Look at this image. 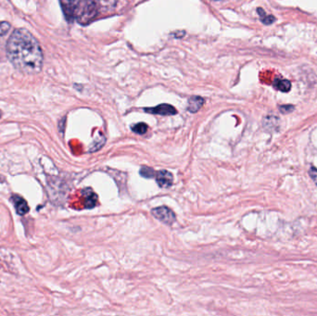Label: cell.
<instances>
[{"mask_svg":"<svg viewBox=\"0 0 317 316\" xmlns=\"http://www.w3.org/2000/svg\"><path fill=\"white\" fill-rule=\"evenodd\" d=\"M82 193L85 198V208L86 209L94 208L96 205V200H97V196H96V193L94 192L90 188H85L82 191Z\"/></svg>","mask_w":317,"mask_h":316,"instance_id":"obj_9","label":"cell"},{"mask_svg":"<svg viewBox=\"0 0 317 316\" xmlns=\"http://www.w3.org/2000/svg\"><path fill=\"white\" fill-rule=\"evenodd\" d=\"M7 55L23 74H38L42 69L43 53L39 43L26 29H17L12 33L7 43Z\"/></svg>","mask_w":317,"mask_h":316,"instance_id":"obj_1","label":"cell"},{"mask_svg":"<svg viewBox=\"0 0 317 316\" xmlns=\"http://www.w3.org/2000/svg\"><path fill=\"white\" fill-rule=\"evenodd\" d=\"M144 111L147 113L158 114L163 116H170L177 113L176 108L173 107L170 104H161L156 107L145 108Z\"/></svg>","mask_w":317,"mask_h":316,"instance_id":"obj_5","label":"cell"},{"mask_svg":"<svg viewBox=\"0 0 317 316\" xmlns=\"http://www.w3.org/2000/svg\"><path fill=\"white\" fill-rule=\"evenodd\" d=\"M98 13V8L95 0H82L77 5L76 17L77 22L82 25L90 23Z\"/></svg>","mask_w":317,"mask_h":316,"instance_id":"obj_2","label":"cell"},{"mask_svg":"<svg viewBox=\"0 0 317 316\" xmlns=\"http://www.w3.org/2000/svg\"><path fill=\"white\" fill-rule=\"evenodd\" d=\"M158 186L162 188H168L174 184V175L169 171L161 170L155 176Z\"/></svg>","mask_w":317,"mask_h":316,"instance_id":"obj_6","label":"cell"},{"mask_svg":"<svg viewBox=\"0 0 317 316\" xmlns=\"http://www.w3.org/2000/svg\"><path fill=\"white\" fill-rule=\"evenodd\" d=\"M147 128H148V126H147V124H145V123H138V124H134V125L131 127L132 131H133L134 133L137 134V135H144V134H146V133H147Z\"/></svg>","mask_w":317,"mask_h":316,"instance_id":"obj_14","label":"cell"},{"mask_svg":"<svg viewBox=\"0 0 317 316\" xmlns=\"http://www.w3.org/2000/svg\"><path fill=\"white\" fill-rule=\"evenodd\" d=\"M0 117H1V112H0Z\"/></svg>","mask_w":317,"mask_h":316,"instance_id":"obj_20","label":"cell"},{"mask_svg":"<svg viewBox=\"0 0 317 316\" xmlns=\"http://www.w3.org/2000/svg\"><path fill=\"white\" fill-rule=\"evenodd\" d=\"M204 99L201 96H191L187 101V111L189 113H196L203 106Z\"/></svg>","mask_w":317,"mask_h":316,"instance_id":"obj_8","label":"cell"},{"mask_svg":"<svg viewBox=\"0 0 317 316\" xmlns=\"http://www.w3.org/2000/svg\"><path fill=\"white\" fill-rule=\"evenodd\" d=\"M63 14L69 23H73L76 17V10L78 3L76 0H60Z\"/></svg>","mask_w":317,"mask_h":316,"instance_id":"obj_4","label":"cell"},{"mask_svg":"<svg viewBox=\"0 0 317 316\" xmlns=\"http://www.w3.org/2000/svg\"><path fill=\"white\" fill-rule=\"evenodd\" d=\"M151 214L154 215L155 218H157L158 220L167 226H172L176 222V217L175 213L166 206L154 208L151 210Z\"/></svg>","mask_w":317,"mask_h":316,"instance_id":"obj_3","label":"cell"},{"mask_svg":"<svg viewBox=\"0 0 317 316\" xmlns=\"http://www.w3.org/2000/svg\"><path fill=\"white\" fill-rule=\"evenodd\" d=\"M96 6L103 10H112L116 6V0H95Z\"/></svg>","mask_w":317,"mask_h":316,"instance_id":"obj_12","label":"cell"},{"mask_svg":"<svg viewBox=\"0 0 317 316\" xmlns=\"http://www.w3.org/2000/svg\"><path fill=\"white\" fill-rule=\"evenodd\" d=\"M279 110L281 113L284 114H287V113H290L291 112L294 111V107L292 105H283V106H280Z\"/></svg>","mask_w":317,"mask_h":316,"instance_id":"obj_18","label":"cell"},{"mask_svg":"<svg viewBox=\"0 0 317 316\" xmlns=\"http://www.w3.org/2000/svg\"><path fill=\"white\" fill-rule=\"evenodd\" d=\"M105 137H101V138H98L96 139V141L94 142L92 145H91V148L89 149V152H96L97 150H99L105 144Z\"/></svg>","mask_w":317,"mask_h":316,"instance_id":"obj_16","label":"cell"},{"mask_svg":"<svg viewBox=\"0 0 317 316\" xmlns=\"http://www.w3.org/2000/svg\"><path fill=\"white\" fill-rule=\"evenodd\" d=\"M11 29V24L7 22H0V36L6 34Z\"/></svg>","mask_w":317,"mask_h":316,"instance_id":"obj_17","label":"cell"},{"mask_svg":"<svg viewBox=\"0 0 317 316\" xmlns=\"http://www.w3.org/2000/svg\"><path fill=\"white\" fill-rule=\"evenodd\" d=\"M263 127L267 131L278 130L279 127V119L276 116H267L263 120Z\"/></svg>","mask_w":317,"mask_h":316,"instance_id":"obj_10","label":"cell"},{"mask_svg":"<svg viewBox=\"0 0 317 316\" xmlns=\"http://www.w3.org/2000/svg\"><path fill=\"white\" fill-rule=\"evenodd\" d=\"M12 201L14 204V207L16 209L18 215H24L29 213L30 208H29L28 204L23 197L19 195H12Z\"/></svg>","mask_w":317,"mask_h":316,"instance_id":"obj_7","label":"cell"},{"mask_svg":"<svg viewBox=\"0 0 317 316\" xmlns=\"http://www.w3.org/2000/svg\"><path fill=\"white\" fill-rule=\"evenodd\" d=\"M139 174L145 178H152L156 176L157 173L153 168L147 167V166H142L141 169L139 171Z\"/></svg>","mask_w":317,"mask_h":316,"instance_id":"obj_15","label":"cell"},{"mask_svg":"<svg viewBox=\"0 0 317 316\" xmlns=\"http://www.w3.org/2000/svg\"><path fill=\"white\" fill-rule=\"evenodd\" d=\"M257 12L259 13V16H260V22L265 24H272L275 21H276V18L274 17L273 15H267V13L263 12L260 8H259L257 10Z\"/></svg>","mask_w":317,"mask_h":316,"instance_id":"obj_13","label":"cell"},{"mask_svg":"<svg viewBox=\"0 0 317 316\" xmlns=\"http://www.w3.org/2000/svg\"><path fill=\"white\" fill-rule=\"evenodd\" d=\"M273 85L277 90L281 91L284 93L289 92L291 88V83L289 82V80L281 79V78L275 80Z\"/></svg>","mask_w":317,"mask_h":316,"instance_id":"obj_11","label":"cell"},{"mask_svg":"<svg viewBox=\"0 0 317 316\" xmlns=\"http://www.w3.org/2000/svg\"><path fill=\"white\" fill-rule=\"evenodd\" d=\"M309 173H310V176H311V179L314 181L317 185V170L314 167H312V168L310 169Z\"/></svg>","mask_w":317,"mask_h":316,"instance_id":"obj_19","label":"cell"}]
</instances>
